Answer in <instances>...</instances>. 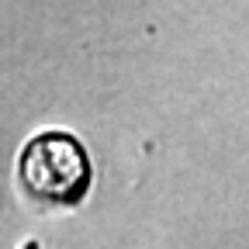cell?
<instances>
[{
	"label": "cell",
	"mask_w": 249,
	"mask_h": 249,
	"mask_svg": "<svg viewBox=\"0 0 249 249\" xmlns=\"http://www.w3.org/2000/svg\"><path fill=\"white\" fill-rule=\"evenodd\" d=\"M21 191L49 208H73L90 191V160L80 139L66 132L35 135L18 160Z\"/></svg>",
	"instance_id": "6da1fadb"
}]
</instances>
